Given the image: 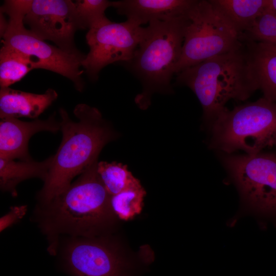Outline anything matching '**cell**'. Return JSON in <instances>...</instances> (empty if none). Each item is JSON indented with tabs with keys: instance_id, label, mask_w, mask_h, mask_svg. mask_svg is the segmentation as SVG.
I'll return each mask as SVG.
<instances>
[{
	"instance_id": "cell-1",
	"label": "cell",
	"mask_w": 276,
	"mask_h": 276,
	"mask_svg": "<svg viewBox=\"0 0 276 276\" xmlns=\"http://www.w3.org/2000/svg\"><path fill=\"white\" fill-rule=\"evenodd\" d=\"M98 163L51 201L36 204L31 220L45 237L51 255L56 256L63 238L98 237L116 216L97 173Z\"/></svg>"
},
{
	"instance_id": "cell-2",
	"label": "cell",
	"mask_w": 276,
	"mask_h": 276,
	"mask_svg": "<svg viewBox=\"0 0 276 276\" xmlns=\"http://www.w3.org/2000/svg\"><path fill=\"white\" fill-rule=\"evenodd\" d=\"M59 111L62 139L43 187L36 195L38 204L48 203L64 191L75 177L98 162L103 147L118 137L95 107L77 105L74 113L77 121L72 120L64 108Z\"/></svg>"
},
{
	"instance_id": "cell-3",
	"label": "cell",
	"mask_w": 276,
	"mask_h": 276,
	"mask_svg": "<svg viewBox=\"0 0 276 276\" xmlns=\"http://www.w3.org/2000/svg\"><path fill=\"white\" fill-rule=\"evenodd\" d=\"M176 83L193 91L211 124L227 109L228 101L245 100L259 89L244 40L238 48L176 74Z\"/></svg>"
},
{
	"instance_id": "cell-4",
	"label": "cell",
	"mask_w": 276,
	"mask_h": 276,
	"mask_svg": "<svg viewBox=\"0 0 276 276\" xmlns=\"http://www.w3.org/2000/svg\"><path fill=\"white\" fill-rule=\"evenodd\" d=\"M188 21V16L150 21L132 58L124 63L142 84V92L134 100L141 109L149 107L153 94L172 92L171 81L181 55Z\"/></svg>"
},
{
	"instance_id": "cell-5",
	"label": "cell",
	"mask_w": 276,
	"mask_h": 276,
	"mask_svg": "<svg viewBox=\"0 0 276 276\" xmlns=\"http://www.w3.org/2000/svg\"><path fill=\"white\" fill-rule=\"evenodd\" d=\"M222 162L240 199L239 210L227 225L246 215L255 217L261 228L267 220L276 224V153L229 154Z\"/></svg>"
},
{
	"instance_id": "cell-6",
	"label": "cell",
	"mask_w": 276,
	"mask_h": 276,
	"mask_svg": "<svg viewBox=\"0 0 276 276\" xmlns=\"http://www.w3.org/2000/svg\"><path fill=\"white\" fill-rule=\"evenodd\" d=\"M210 147L231 154L276 146V103L264 97L227 109L212 123Z\"/></svg>"
},
{
	"instance_id": "cell-7",
	"label": "cell",
	"mask_w": 276,
	"mask_h": 276,
	"mask_svg": "<svg viewBox=\"0 0 276 276\" xmlns=\"http://www.w3.org/2000/svg\"><path fill=\"white\" fill-rule=\"evenodd\" d=\"M25 1H6L1 12L9 17L7 28L2 35L3 44L28 57L35 68L49 70L70 79L75 88L82 91L84 84L80 70L86 55L67 52L50 44L27 29L24 22Z\"/></svg>"
},
{
	"instance_id": "cell-8",
	"label": "cell",
	"mask_w": 276,
	"mask_h": 276,
	"mask_svg": "<svg viewBox=\"0 0 276 276\" xmlns=\"http://www.w3.org/2000/svg\"><path fill=\"white\" fill-rule=\"evenodd\" d=\"M239 33L210 0H197L188 15L184 41L175 74L240 47Z\"/></svg>"
},
{
	"instance_id": "cell-9",
	"label": "cell",
	"mask_w": 276,
	"mask_h": 276,
	"mask_svg": "<svg viewBox=\"0 0 276 276\" xmlns=\"http://www.w3.org/2000/svg\"><path fill=\"white\" fill-rule=\"evenodd\" d=\"M144 31L145 27L131 21L115 22L108 18L89 29L86 35L89 51L82 62L89 78L97 80L99 72L107 65L129 61Z\"/></svg>"
},
{
	"instance_id": "cell-10",
	"label": "cell",
	"mask_w": 276,
	"mask_h": 276,
	"mask_svg": "<svg viewBox=\"0 0 276 276\" xmlns=\"http://www.w3.org/2000/svg\"><path fill=\"white\" fill-rule=\"evenodd\" d=\"M24 24L43 40L55 43L61 49L80 54L74 42L78 30L84 29L75 2L70 0H27Z\"/></svg>"
},
{
	"instance_id": "cell-11",
	"label": "cell",
	"mask_w": 276,
	"mask_h": 276,
	"mask_svg": "<svg viewBox=\"0 0 276 276\" xmlns=\"http://www.w3.org/2000/svg\"><path fill=\"white\" fill-rule=\"evenodd\" d=\"M56 256L72 276H120L121 263L113 247L97 237H65Z\"/></svg>"
},
{
	"instance_id": "cell-12",
	"label": "cell",
	"mask_w": 276,
	"mask_h": 276,
	"mask_svg": "<svg viewBox=\"0 0 276 276\" xmlns=\"http://www.w3.org/2000/svg\"><path fill=\"white\" fill-rule=\"evenodd\" d=\"M56 113L48 119L25 122L17 118L2 119L0 122V157L29 160L28 143L35 134L41 131L56 133L61 130L60 122Z\"/></svg>"
},
{
	"instance_id": "cell-13",
	"label": "cell",
	"mask_w": 276,
	"mask_h": 276,
	"mask_svg": "<svg viewBox=\"0 0 276 276\" xmlns=\"http://www.w3.org/2000/svg\"><path fill=\"white\" fill-rule=\"evenodd\" d=\"M197 0H122L112 2L118 14L139 26L189 15Z\"/></svg>"
},
{
	"instance_id": "cell-14",
	"label": "cell",
	"mask_w": 276,
	"mask_h": 276,
	"mask_svg": "<svg viewBox=\"0 0 276 276\" xmlns=\"http://www.w3.org/2000/svg\"><path fill=\"white\" fill-rule=\"evenodd\" d=\"M56 91L49 88L42 94L1 88L0 117L36 118L56 100Z\"/></svg>"
},
{
	"instance_id": "cell-15",
	"label": "cell",
	"mask_w": 276,
	"mask_h": 276,
	"mask_svg": "<svg viewBox=\"0 0 276 276\" xmlns=\"http://www.w3.org/2000/svg\"><path fill=\"white\" fill-rule=\"evenodd\" d=\"M252 73L263 97L276 103V45L245 40Z\"/></svg>"
},
{
	"instance_id": "cell-16",
	"label": "cell",
	"mask_w": 276,
	"mask_h": 276,
	"mask_svg": "<svg viewBox=\"0 0 276 276\" xmlns=\"http://www.w3.org/2000/svg\"><path fill=\"white\" fill-rule=\"evenodd\" d=\"M53 157L52 155L40 162L32 159L17 160L0 157L1 190L16 197V188L22 181L37 178L44 182L48 176Z\"/></svg>"
},
{
	"instance_id": "cell-17",
	"label": "cell",
	"mask_w": 276,
	"mask_h": 276,
	"mask_svg": "<svg viewBox=\"0 0 276 276\" xmlns=\"http://www.w3.org/2000/svg\"><path fill=\"white\" fill-rule=\"evenodd\" d=\"M241 35L248 31L266 10L267 0H210Z\"/></svg>"
},
{
	"instance_id": "cell-18",
	"label": "cell",
	"mask_w": 276,
	"mask_h": 276,
	"mask_svg": "<svg viewBox=\"0 0 276 276\" xmlns=\"http://www.w3.org/2000/svg\"><path fill=\"white\" fill-rule=\"evenodd\" d=\"M35 69L29 58L6 45L0 51L1 88L9 87Z\"/></svg>"
},
{
	"instance_id": "cell-19",
	"label": "cell",
	"mask_w": 276,
	"mask_h": 276,
	"mask_svg": "<svg viewBox=\"0 0 276 276\" xmlns=\"http://www.w3.org/2000/svg\"><path fill=\"white\" fill-rule=\"evenodd\" d=\"M97 171L110 196L116 195L140 182L128 170L127 165L121 163L99 162L97 164Z\"/></svg>"
},
{
	"instance_id": "cell-20",
	"label": "cell",
	"mask_w": 276,
	"mask_h": 276,
	"mask_svg": "<svg viewBox=\"0 0 276 276\" xmlns=\"http://www.w3.org/2000/svg\"><path fill=\"white\" fill-rule=\"evenodd\" d=\"M146 194L140 182L111 196L110 205L113 212L120 219H132L142 211Z\"/></svg>"
},
{
	"instance_id": "cell-21",
	"label": "cell",
	"mask_w": 276,
	"mask_h": 276,
	"mask_svg": "<svg viewBox=\"0 0 276 276\" xmlns=\"http://www.w3.org/2000/svg\"><path fill=\"white\" fill-rule=\"evenodd\" d=\"M112 3L107 0L76 1V10L84 29L89 30L107 18L105 12Z\"/></svg>"
},
{
	"instance_id": "cell-22",
	"label": "cell",
	"mask_w": 276,
	"mask_h": 276,
	"mask_svg": "<svg viewBox=\"0 0 276 276\" xmlns=\"http://www.w3.org/2000/svg\"><path fill=\"white\" fill-rule=\"evenodd\" d=\"M242 35L245 40L276 45V14L266 10Z\"/></svg>"
},
{
	"instance_id": "cell-23",
	"label": "cell",
	"mask_w": 276,
	"mask_h": 276,
	"mask_svg": "<svg viewBox=\"0 0 276 276\" xmlns=\"http://www.w3.org/2000/svg\"><path fill=\"white\" fill-rule=\"evenodd\" d=\"M28 211L26 205L10 207L9 211L0 218V232L17 223L25 216Z\"/></svg>"
},
{
	"instance_id": "cell-24",
	"label": "cell",
	"mask_w": 276,
	"mask_h": 276,
	"mask_svg": "<svg viewBox=\"0 0 276 276\" xmlns=\"http://www.w3.org/2000/svg\"><path fill=\"white\" fill-rule=\"evenodd\" d=\"M266 10L276 14V0H267Z\"/></svg>"
}]
</instances>
